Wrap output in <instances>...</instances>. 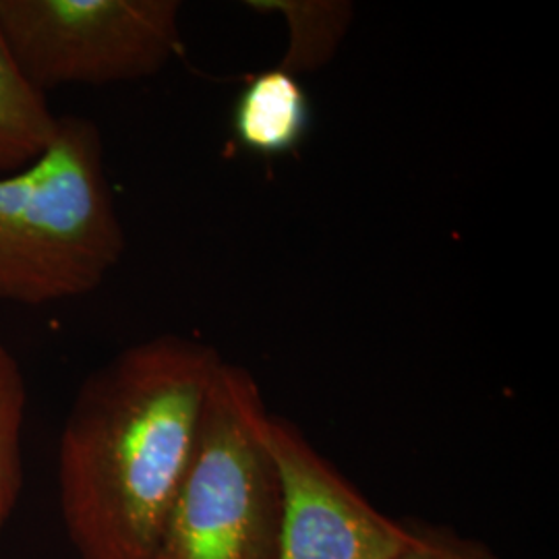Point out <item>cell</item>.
I'll return each instance as SVG.
<instances>
[{"instance_id": "obj_5", "label": "cell", "mask_w": 559, "mask_h": 559, "mask_svg": "<svg viewBox=\"0 0 559 559\" xmlns=\"http://www.w3.org/2000/svg\"><path fill=\"white\" fill-rule=\"evenodd\" d=\"M267 441L282 480L278 559H392L411 540V524L380 512L297 425L270 415Z\"/></svg>"}, {"instance_id": "obj_10", "label": "cell", "mask_w": 559, "mask_h": 559, "mask_svg": "<svg viewBox=\"0 0 559 559\" xmlns=\"http://www.w3.org/2000/svg\"><path fill=\"white\" fill-rule=\"evenodd\" d=\"M392 559H500L483 540L448 526L411 524V540Z\"/></svg>"}, {"instance_id": "obj_4", "label": "cell", "mask_w": 559, "mask_h": 559, "mask_svg": "<svg viewBox=\"0 0 559 559\" xmlns=\"http://www.w3.org/2000/svg\"><path fill=\"white\" fill-rule=\"evenodd\" d=\"M0 32L44 96L147 80L182 50L177 0H0Z\"/></svg>"}, {"instance_id": "obj_2", "label": "cell", "mask_w": 559, "mask_h": 559, "mask_svg": "<svg viewBox=\"0 0 559 559\" xmlns=\"http://www.w3.org/2000/svg\"><path fill=\"white\" fill-rule=\"evenodd\" d=\"M100 127L60 117L40 160L0 177V302L44 307L80 299L124 255Z\"/></svg>"}, {"instance_id": "obj_8", "label": "cell", "mask_w": 559, "mask_h": 559, "mask_svg": "<svg viewBox=\"0 0 559 559\" xmlns=\"http://www.w3.org/2000/svg\"><path fill=\"white\" fill-rule=\"evenodd\" d=\"M251 11L286 23V52L280 69L299 78L325 67L346 38L355 9L344 0H251Z\"/></svg>"}, {"instance_id": "obj_7", "label": "cell", "mask_w": 559, "mask_h": 559, "mask_svg": "<svg viewBox=\"0 0 559 559\" xmlns=\"http://www.w3.org/2000/svg\"><path fill=\"white\" fill-rule=\"evenodd\" d=\"M59 120L48 96L25 80L0 32V177L40 160L59 133Z\"/></svg>"}, {"instance_id": "obj_1", "label": "cell", "mask_w": 559, "mask_h": 559, "mask_svg": "<svg viewBox=\"0 0 559 559\" xmlns=\"http://www.w3.org/2000/svg\"><path fill=\"white\" fill-rule=\"evenodd\" d=\"M221 353L141 340L92 371L62 425L59 500L80 559H154L193 456Z\"/></svg>"}, {"instance_id": "obj_3", "label": "cell", "mask_w": 559, "mask_h": 559, "mask_svg": "<svg viewBox=\"0 0 559 559\" xmlns=\"http://www.w3.org/2000/svg\"><path fill=\"white\" fill-rule=\"evenodd\" d=\"M258 380L222 362L154 559H278L282 480Z\"/></svg>"}, {"instance_id": "obj_6", "label": "cell", "mask_w": 559, "mask_h": 559, "mask_svg": "<svg viewBox=\"0 0 559 559\" xmlns=\"http://www.w3.org/2000/svg\"><path fill=\"white\" fill-rule=\"evenodd\" d=\"M313 127V104L297 75L267 69L253 75L235 98L230 133L240 150L276 158L299 150Z\"/></svg>"}, {"instance_id": "obj_9", "label": "cell", "mask_w": 559, "mask_h": 559, "mask_svg": "<svg viewBox=\"0 0 559 559\" xmlns=\"http://www.w3.org/2000/svg\"><path fill=\"white\" fill-rule=\"evenodd\" d=\"M27 406V388L20 360L0 344V528L20 501L23 466L21 433Z\"/></svg>"}]
</instances>
